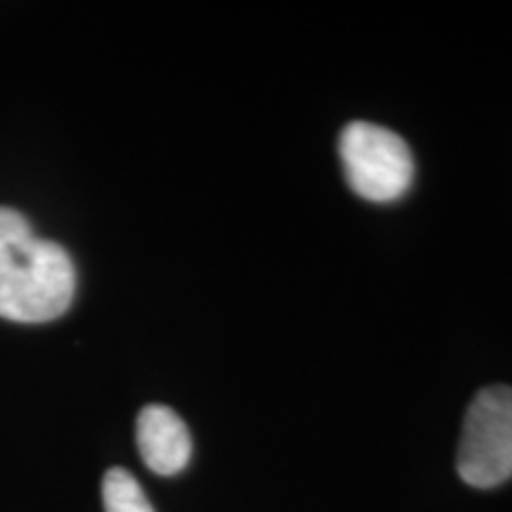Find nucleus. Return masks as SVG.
<instances>
[{
    "mask_svg": "<svg viewBox=\"0 0 512 512\" xmlns=\"http://www.w3.org/2000/svg\"><path fill=\"white\" fill-rule=\"evenodd\" d=\"M102 503L105 512H155L143 486L124 467H112L102 479Z\"/></svg>",
    "mask_w": 512,
    "mask_h": 512,
    "instance_id": "39448f33",
    "label": "nucleus"
},
{
    "mask_svg": "<svg viewBox=\"0 0 512 512\" xmlns=\"http://www.w3.org/2000/svg\"><path fill=\"white\" fill-rule=\"evenodd\" d=\"M339 159L349 188L361 200L387 204L411 190L415 162L406 140L370 121H351L339 133Z\"/></svg>",
    "mask_w": 512,
    "mask_h": 512,
    "instance_id": "f03ea898",
    "label": "nucleus"
},
{
    "mask_svg": "<svg viewBox=\"0 0 512 512\" xmlns=\"http://www.w3.org/2000/svg\"><path fill=\"white\" fill-rule=\"evenodd\" d=\"M458 475L477 489L512 477V387L494 384L472 399L458 446Z\"/></svg>",
    "mask_w": 512,
    "mask_h": 512,
    "instance_id": "7ed1b4c3",
    "label": "nucleus"
},
{
    "mask_svg": "<svg viewBox=\"0 0 512 512\" xmlns=\"http://www.w3.org/2000/svg\"><path fill=\"white\" fill-rule=\"evenodd\" d=\"M74 294L72 256L38 238L19 211L0 207V318L50 323L67 313Z\"/></svg>",
    "mask_w": 512,
    "mask_h": 512,
    "instance_id": "f257e3e1",
    "label": "nucleus"
},
{
    "mask_svg": "<svg viewBox=\"0 0 512 512\" xmlns=\"http://www.w3.org/2000/svg\"><path fill=\"white\" fill-rule=\"evenodd\" d=\"M136 441L140 458L157 475H178L190 463L192 439L188 427L171 408L159 406V403H152L140 411Z\"/></svg>",
    "mask_w": 512,
    "mask_h": 512,
    "instance_id": "20e7f679",
    "label": "nucleus"
}]
</instances>
